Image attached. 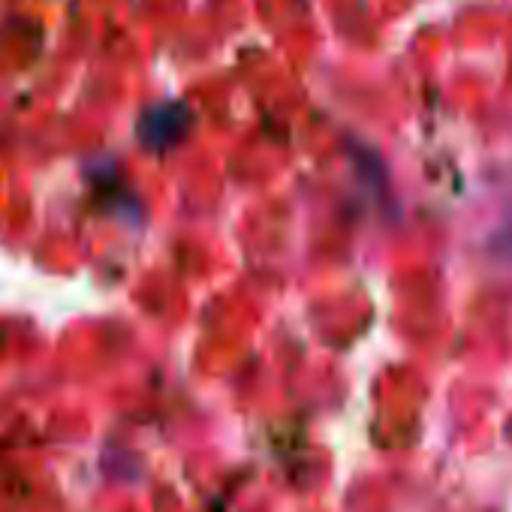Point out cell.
Listing matches in <instances>:
<instances>
[{"label":"cell","instance_id":"obj_1","mask_svg":"<svg viewBox=\"0 0 512 512\" xmlns=\"http://www.w3.org/2000/svg\"><path fill=\"white\" fill-rule=\"evenodd\" d=\"M187 124H190L187 106H181V103H160V106H154V109H148L142 115L139 139L148 148H169L172 142L181 139Z\"/></svg>","mask_w":512,"mask_h":512}]
</instances>
